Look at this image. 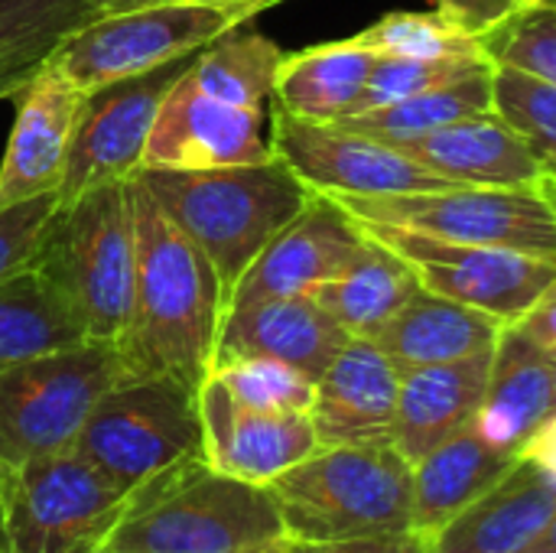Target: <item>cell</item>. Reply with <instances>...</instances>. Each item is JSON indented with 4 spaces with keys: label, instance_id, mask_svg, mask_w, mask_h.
Here are the masks:
<instances>
[{
    "label": "cell",
    "instance_id": "18",
    "mask_svg": "<svg viewBox=\"0 0 556 553\" xmlns=\"http://www.w3.org/2000/svg\"><path fill=\"white\" fill-rule=\"evenodd\" d=\"M401 398V368L375 339L349 336L342 352L316 381L309 420L319 447L394 443Z\"/></svg>",
    "mask_w": 556,
    "mask_h": 553
},
{
    "label": "cell",
    "instance_id": "22",
    "mask_svg": "<svg viewBox=\"0 0 556 553\" xmlns=\"http://www.w3.org/2000/svg\"><path fill=\"white\" fill-rule=\"evenodd\" d=\"M556 518V486L534 466L515 469L479 502L430 535L433 553H525Z\"/></svg>",
    "mask_w": 556,
    "mask_h": 553
},
{
    "label": "cell",
    "instance_id": "38",
    "mask_svg": "<svg viewBox=\"0 0 556 553\" xmlns=\"http://www.w3.org/2000/svg\"><path fill=\"white\" fill-rule=\"evenodd\" d=\"M293 553H433V541L424 531H401V535H375V538H352L332 544H290Z\"/></svg>",
    "mask_w": 556,
    "mask_h": 553
},
{
    "label": "cell",
    "instance_id": "3",
    "mask_svg": "<svg viewBox=\"0 0 556 553\" xmlns=\"http://www.w3.org/2000/svg\"><path fill=\"white\" fill-rule=\"evenodd\" d=\"M137 179L166 218L208 257L225 300L251 261L316 196L277 156L215 169H140Z\"/></svg>",
    "mask_w": 556,
    "mask_h": 553
},
{
    "label": "cell",
    "instance_id": "45",
    "mask_svg": "<svg viewBox=\"0 0 556 553\" xmlns=\"http://www.w3.org/2000/svg\"><path fill=\"white\" fill-rule=\"evenodd\" d=\"M541 189H544V196H547V202H551V209H554V215H556V179H547Z\"/></svg>",
    "mask_w": 556,
    "mask_h": 553
},
{
    "label": "cell",
    "instance_id": "43",
    "mask_svg": "<svg viewBox=\"0 0 556 553\" xmlns=\"http://www.w3.org/2000/svg\"><path fill=\"white\" fill-rule=\"evenodd\" d=\"M525 553H556V518L554 525H551V528H547V531H544V535H541Z\"/></svg>",
    "mask_w": 556,
    "mask_h": 553
},
{
    "label": "cell",
    "instance_id": "28",
    "mask_svg": "<svg viewBox=\"0 0 556 553\" xmlns=\"http://www.w3.org/2000/svg\"><path fill=\"white\" fill-rule=\"evenodd\" d=\"M81 342L91 339L78 316L36 267L0 284V372Z\"/></svg>",
    "mask_w": 556,
    "mask_h": 553
},
{
    "label": "cell",
    "instance_id": "46",
    "mask_svg": "<svg viewBox=\"0 0 556 553\" xmlns=\"http://www.w3.org/2000/svg\"><path fill=\"white\" fill-rule=\"evenodd\" d=\"M0 553H7V528H3V508H0Z\"/></svg>",
    "mask_w": 556,
    "mask_h": 553
},
{
    "label": "cell",
    "instance_id": "47",
    "mask_svg": "<svg viewBox=\"0 0 556 553\" xmlns=\"http://www.w3.org/2000/svg\"><path fill=\"white\" fill-rule=\"evenodd\" d=\"M551 362H554V411H556V355H551Z\"/></svg>",
    "mask_w": 556,
    "mask_h": 553
},
{
    "label": "cell",
    "instance_id": "2",
    "mask_svg": "<svg viewBox=\"0 0 556 553\" xmlns=\"http://www.w3.org/2000/svg\"><path fill=\"white\" fill-rule=\"evenodd\" d=\"M290 548L267 486L225 476L189 456L130 489L104 551L280 553Z\"/></svg>",
    "mask_w": 556,
    "mask_h": 553
},
{
    "label": "cell",
    "instance_id": "30",
    "mask_svg": "<svg viewBox=\"0 0 556 553\" xmlns=\"http://www.w3.org/2000/svg\"><path fill=\"white\" fill-rule=\"evenodd\" d=\"M492 78H495V68H485V72L466 75L459 81L427 88V91L410 95L404 101H394V104H384V108H375V111H362V114L342 117L336 124L362 130V134H371L378 140H388V143L414 140V137L433 134L440 127H450V124H456L463 117L492 111L495 108L492 104L495 101Z\"/></svg>",
    "mask_w": 556,
    "mask_h": 553
},
{
    "label": "cell",
    "instance_id": "49",
    "mask_svg": "<svg viewBox=\"0 0 556 553\" xmlns=\"http://www.w3.org/2000/svg\"><path fill=\"white\" fill-rule=\"evenodd\" d=\"M280 553H293V551H290V548H287V551H280Z\"/></svg>",
    "mask_w": 556,
    "mask_h": 553
},
{
    "label": "cell",
    "instance_id": "48",
    "mask_svg": "<svg viewBox=\"0 0 556 553\" xmlns=\"http://www.w3.org/2000/svg\"><path fill=\"white\" fill-rule=\"evenodd\" d=\"M98 553H121V551H98Z\"/></svg>",
    "mask_w": 556,
    "mask_h": 553
},
{
    "label": "cell",
    "instance_id": "7",
    "mask_svg": "<svg viewBox=\"0 0 556 553\" xmlns=\"http://www.w3.org/2000/svg\"><path fill=\"white\" fill-rule=\"evenodd\" d=\"M130 492L62 450L23 466L0 463L7 553H98L121 525Z\"/></svg>",
    "mask_w": 556,
    "mask_h": 553
},
{
    "label": "cell",
    "instance_id": "26",
    "mask_svg": "<svg viewBox=\"0 0 556 553\" xmlns=\"http://www.w3.org/2000/svg\"><path fill=\"white\" fill-rule=\"evenodd\" d=\"M518 456L492 447L476 427H466L420 463H414V531L437 535L446 521L492 492Z\"/></svg>",
    "mask_w": 556,
    "mask_h": 553
},
{
    "label": "cell",
    "instance_id": "39",
    "mask_svg": "<svg viewBox=\"0 0 556 553\" xmlns=\"http://www.w3.org/2000/svg\"><path fill=\"white\" fill-rule=\"evenodd\" d=\"M521 3L525 0H437V10L456 26H463L466 33L482 39L498 23H505Z\"/></svg>",
    "mask_w": 556,
    "mask_h": 553
},
{
    "label": "cell",
    "instance_id": "13",
    "mask_svg": "<svg viewBox=\"0 0 556 553\" xmlns=\"http://www.w3.org/2000/svg\"><path fill=\"white\" fill-rule=\"evenodd\" d=\"M192 59L195 55L176 59L143 75L117 78L85 91L68 166L59 186L62 202L108 183L134 179L140 173L156 114Z\"/></svg>",
    "mask_w": 556,
    "mask_h": 553
},
{
    "label": "cell",
    "instance_id": "16",
    "mask_svg": "<svg viewBox=\"0 0 556 553\" xmlns=\"http://www.w3.org/2000/svg\"><path fill=\"white\" fill-rule=\"evenodd\" d=\"M13 101L16 114L0 160V209L59 192L85 91L49 55Z\"/></svg>",
    "mask_w": 556,
    "mask_h": 553
},
{
    "label": "cell",
    "instance_id": "12",
    "mask_svg": "<svg viewBox=\"0 0 556 553\" xmlns=\"http://www.w3.org/2000/svg\"><path fill=\"white\" fill-rule=\"evenodd\" d=\"M270 150L313 192L332 199H375L456 186L388 140L342 124L303 121L280 108L270 114Z\"/></svg>",
    "mask_w": 556,
    "mask_h": 553
},
{
    "label": "cell",
    "instance_id": "40",
    "mask_svg": "<svg viewBox=\"0 0 556 553\" xmlns=\"http://www.w3.org/2000/svg\"><path fill=\"white\" fill-rule=\"evenodd\" d=\"M511 326L518 332H525L531 342H538L544 352L556 355V280L541 293V300Z\"/></svg>",
    "mask_w": 556,
    "mask_h": 553
},
{
    "label": "cell",
    "instance_id": "14",
    "mask_svg": "<svg viewBox=\"0 0 556 553\" xmlns=\"http://www.w3.org/2000/svg\"><path fill=\"white\" fill-rule=\"evenodd\" d=\"M270 156L264 108L205 95L182 72L156 114L140 169H215L264 163Z\"/></svg>",
    "mask_w": 556,
    "mask_h": 553
},
{
    "label": "cell",
    "instance_id": "20",
    "mask_svg": "<svg viewBox=\"0 0 556 553\" xmlns=\"http://www.w3.org/2000/svg\"><path fill=\"white\" fill-rule=\"evenodd\" d=\"M456 186H544L547 173L528 140L492 108L433 134L394 143Z\"/></svg>",
    "mask_w": 556,
    "mask_h": 553
},
{
    "label": "cell",
    "instance_id": "32",
    "mask_svg": "<svg viewBox=\"0 0 556 553\" xmlns=\"http://www.w3.org/2000/svg\"><path fill=\"white\" fill-rule=\"evenodd\" d=\"M355 39L371 49L378 59H446V55H472L482 52V39L446 20L440 10L433 13H384Z\"/></svg>",
    "mask_w": 556,
    "mask_h": 553
},
{
    "label": "cell",
    "instance_id": "27",
    "mask_svg": "<svg viewBox=\"0 0 556 553\" xmlns=\"http://www.w3.org/2000/svg\"><path fill=\"white\" fill-rule=\"evenodd\" d=\"M417 290L420 280L414 267L397 251L365 235V244L355 251V257L332 280H326L313 297L349 336L375 339L378 329Z\"/></svg>",
    "mask_w": 556,
    "mask_h": 553
},
{
    "label": "cell",
    "instance_id": "35",
    "mask_svg": "<svg viewBox=\"0 0 556 553\" xmlns=\"http://www.w3.org/2000/svg\"><path fill=\"white\" fill-rule=\"evenodd\" d=\"M495 65H508L556 85V0H525L505 23L482 36Z\"/></svg>",
    "mask_w": 556,
    "mask_h": 553
},
{
    "label": "cell",
    "instance_id": "25",
    "mask_svg": "<svg viewBox=\"0 0 556 553\" xmlns=\"http://www.w3.org/2000/svg\"><path fill=\"white\" fill-rule=\"evenodd\" d=\"M375 62L378 55L355 36L283 52L274 81V108L316 124L352 117L362 108Z\"/></svg>",
    "mask_w": 556,
    "mask_h": 553
},
{
    "label": "cell",
    "instance_id": "21",
    "mask_svg": "<svg viewBox=\"0 0 556 553\" xmlns=\"http://www.w3.org/2000/svg\"><path fill=\"white\" fill-rule=\"evenodd\" d=\"M492 355L495 349L401 375L394 447L410 463H420L427 453L476 424L492 375Z\"/></svg>",
    "mask_w": 556,
    "mask_h": 553
},
{
    "label": "cell",
    "instance_id": "4",
    "mask_svg": "<svg viewBox=\"0 0 556 553\" xmlns=\"http://www.w3.org/2000/svg\"><path fill=\"white\" fill-rule=\"evenodd\" d=\"M29 267L65 297L91 342L117 345L137 277L134 179L59 199Z\"/></svg>",
    "mask_w": 556,
    "mask_h": 553
},
{
    "label": "cell",
    "instance_id": "5",
    "mask_svg": "<svg viewBox=\"0 0 556 553\" xmlns=\"http://www.w3.org/2000/svg\"><path fill=\"white\" fill-rule=\"evenodd\" d=\"M267 489L290 544L414 531V463L394 443L319 447Z\"/></svg>",
    "mask_w": 556,
    "mask_h": 553
},
{
    "label": "cell",
    "instance_id": "15",
    "mask_svg": "<svg viewBox=\"0 0 556 553\" xmlns=\"http://www.w3.org/2000/svg\"><path fill=\"white\" fill-rule=\"evenodd\" d=\"M362 244V225L336 199L316 192L306 209L251 261L228 297V310L283 297H313L355 257Z\"/></svg>",
    "mask_w": 556,
    "mask_h": 553
},
{
    "label": "cell",
    "instance_id": "1",
    "mask_svg": "<svg viewBox=\"0 0 556 553\" xmlns=\"http://www.w3.org/2000/svg\"><path fill=\"white\" fill-rule=\"evenodd\" d=\"M137 277L127 329L117 342L124 378H179L192 388L212 375L225 323V290L208 257L166 218L134 176Z\"/></svg>",
    "mask_w": 556,
    "mask_h": 553
},
{
    "label": "cell",
    "instance_id": "41",
    "mask_svg": "<svg viewBox=\"0 0 556 553\" xmlns=\"http://www.w3.org/2000/svg\"><path fill=\"white\" fill-rule=\"evenodd\" d=\"M518 460L534 466L544 479H551L556 486V411H551V417L525 440V447L518 450Z\"/></svg>",
    "mask_w": 556,
    "mask_h": 553
},
{
    "label": "cell",
    "instance_id": "11",
    "mask_svg": "<svg viewBox=\"0 0 556 553\" xmlns=\"http://www.w3.org/2000/svg\"><path fill=\"white\" fill-rule=\"evenodd\" d=\"M358 225L365 235L397 251L414 267L424 290L485 310L508 326L518 323L556 280V257L492 244L446 241L394 225Z\"/></svg>",
    "mask_w": 556,
    "mask_h": 553
},
{
    "label": "cell",
    "instance_id": "29",
    "mask_svg": "<svg viewBox=\"0 0 556 553\" xmlns=\"http://www.w3.org/2000/svg\"><path fill=\"white\" fill-rule=\"evenodd\" d=\"M280 62L283 49L270 36L238 26L199 49L186 68V78L222 101L267 108V101H274Z\"/></svg>",
    "mask_w": 556,
    "mask_h": 553
},
{
    "label": "cell",
    "instance_id": "8",
    "mask_svg": "<svg viewBox=\"0 0 556 553\" xmlns=\"http://www.w3.org/2000/svg\"><path fill=\"white\" fill-rule=\"evenodd\" d=\"M124 378L117 345L81 342L0 372V463L72 450L94 404Z\"/></svg>",
    "mask_w": 556,
    "mask_h": 553
},
{
    "label": "cell",
    "instance_id": "19",
    "mask_svg": "<svg viewBox=\"0 0 556 553\" xmlns=\"http://www.w3.org/2000/svg\"><path fill=\"white\" fill-rule=\"evenodd\" d=\"M345 342L349 332L316 303V297L264 300L225 313L215 365L228 359H274L319 381Z\"/></svg>",
    "mask_w": 556,
    "mask_h": 553
},
{
    "label": "cell",
    "instance_id": "36",
    "mask_svg": "<svg viewBox=\"0 0 556 553\" xmlns=\"http://www.w3.org/2000/svg\"><path fill=\"white\" fill-rule=\"evenodd\" d=\"M495 68L489 52H472V55H446V59H378L362 98V111H375L394 101H404L410 95H420L437 85L459 81L466 75Z\"/></svg>",
    "mask_w": 556,
    "mask_h": 553
},
{
    "label": "cell",
    "instance_id": "9",
    "mask_svg": "<svg viewBox=\"0 0 556 553\" xmlns=\"http://www.w3.org/2000/svg\"><path fill=\"white\" fill-rule=\"evenodd\" d=\"M72 450L130 492L173 463L202 456L199 388L166 375L121 378L94 404Z\"/></svg>",
    "mask_w": 556,
    "mask_h": 553
},
{
    "label": "cell",
    "instance_id": "44",
    "mask_svg": "<svg viewBox=\"0 0 556 553\" xmlns=\"http://www.w3.org/2000/svg\"><path fill=\"white\" fill-rule=\"evenodd\" d=\"M140 3H160V0H94V7L101 13H117V10H130V7H140Z\"/></svg>",
    "mask_w": 556,
    "mask_h": 553
},
{
    "label": "cell",
    "instance_id": "23",
    "mask_svg": "<svg viewBox=\"0 0 556 553\" xmlns=\"http://www.w3.org/2000/svg\"><path fill=\"white\" fill-rule=\"evenodd\" d=\"M508 323L498 316L446 300L430 290H417L375 336L378 349L404 372L424 365L459 362L498 345Z\"/></svg>",
    "mask_w": 556,
    "mask_h": 553
},
{
    "label": "cell",
    "instance_id": "33",
    "mask_svg": "<svg viewBox=\"0 0 556 553\" xmlns=\"http://www.w3.org/2000/svg\"><path fill=\"white\" fill-rule=\"evenodd\" d=\"M492 91L495 111L528 140L547 179H556V85L508 65H495Z\"/></svg>",
    "mask_w": 556,
    "mask_h": 553
},
{
    "label": "cell",
    "instance_id": "24",
    "mask_svg": "<svg viewBox=\"0 0 556 553\" xmlns=\"http://www.w3.org/2000/svg\"><path fill=\"white\" fill-rule=\"evenodd\" d=\"M554 411V362L538 342L508 326L492 355L485 401L476 414V430L498 450L518 456L525 440Z\"/></svg>",
    "mask_w": 556,
    "mask_h": 553
},
{
    "label": "cell",
    "instance_id": "17",
    "mask_svg": "<svg viewBox=\"0 0 556 553\" xmlns=\"http://www.w3.org/2000/svg\"><path fill=\"white\" fill-rule=\"evenodd\" d=\"M199 414L205 463L254 486H270L277 476L319 450L309 414L251 411L235 401L215 375H208L199 388Z\"/></svg>",
    "mask_w": 556,
    "mask_h": 553
},
{
    "label": "cell",
    "instance_id": "37",
    "mask_svg": "<svg viewBox=\"0 0 556 553\" xmlns=\"http://www.w3.org/2000/svg\"><path fill=\"white\" fill-rule=\"evenodd\" d=\"M55 205H59V192L0 209V284L33 264Z\"/></svg>",
    "mask_w": 556,
    "mask_h": 553
},
{
    "label": "cell",
    "instance_id": "31",
    "mask_svg": "<svg viewBox=\"0 0 556 553\" xmlns=\"http://www.w3.org/2000/svg\"><path fill=\"white\" fill-rule=\"evenodd\" d=\"M98 16L94 0H0V78L42 65Z\"/></svg>",
    "mask_w": 556,
    "mask_h": 553
},
{
    "label": "cell",
    "instance_id": "34",
    "mask_svg": "<svg viewBox=\"0 0 556 553\" xmlns=\"http://www.w3.org/2000/svg\"><path fill=\"white\" fill-rule=\"evenodd\" d=\"M212 375L251 411L267 414H309L316 401V381L293 365L274 359H228Z\"/></svg>",
    "mask_w": 556,
    "mask_h": 553
},
{
    "label": "cell",
    "instance_id": "42",
    "mask_svg": "<svg viewBox=\"0 0 556 553\" xmlns=\"http://www.w3.org/2000/svg\"><path fill=\"white\" fill-rule=\"evenodd\" d=\"M36 68H39V65H36ZM36 68L16 72V75H3V78H0V98H13V95H16V91L33 78V72H36Z\"/></svg>",
    "mask_w": 556,
    "mask_h": 553
},
{
    "label": "cell",
    "instance_id": "6",
    "mask_svg": "<svg viewBox=\"0 0 556 553\" xmlns=\"http://www.w3.org/2000/svg\"><path fill=\"white\" fill-rule=\"evenodd\" d=\"M283 0H160L117 13H101L52 55L81 88L143 75L176 59H189L222 33L248 26Z\"/></svg>",
    "mask_w": 556,
    "mask_h": 553
},
{
    "label": "cell",
    "instance_id": "10",
    "mask_svg": "<svg viewBox=\"0 0 556 553\" xmlns=\"http://www.w3.org/2000/svg\"><path fill=\"white\" fill-rule=\"evenodd\" d=\"M336 202L355 222L556 257V215L541 186H443Z\"/></svg>",
    "mask_w": 556,
    "mask_h": 553
}]
</instances>
